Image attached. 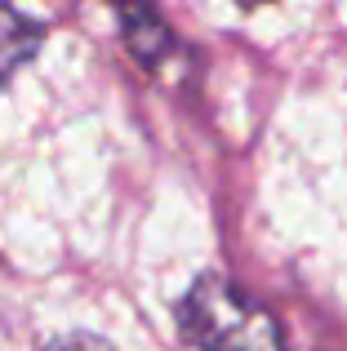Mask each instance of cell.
Returning <instances> with one entry per match:
<instances>
[{
  "label": "cell",
  "instance_id": "1",
  "mask_svg": "<svg viewBox=\"0 0 347 351\" xmlns=\"http://www.w3.org/2000/svg\"><path fill=\"white\" fill-rule=\"evenodd\" d=\"M178 329L196 351H285L280 320L218 271L191 280L178 302Z\"/></svg>",
  "mask_w": 347,
  "mask_h": 351
},
{
  "label": "cell",
  "instance_id": "2",
  "mask_svg": "<svg viewBox=\"0 0 347 351\" xmlns=\"http://www.w3.org/2000/svg\"><path fill=\"white\" fill-rule=\"evenodd\" d=\"M121 40H125V49H130L143 67H156V62L169 53L174 32H169V23L156 14V9L130 5V9H121Z\"/></svg>",
  "mask_w": 347,
  "mask_h": 351
},
{
  "label": "cell",
  "instance_id": "4",
  "mask_svg": "<svg viewBox=\"0 0 347 351\" xmlns=\"http://www.w3.org/2000/svg\"><path fill=\"white\" fill-rule=\"evenodd\" d=\"M45 351H116V347L98 334H62L53 343H45Z\"/></svg>",
  "mask_w": 347,
  "mask_h": 351
},
{
  "label": "cell",
  "instance_id": "3",
  "mask_svg": "<svg viewBox=\"0 0 347 351\" xmlns=\"http://www.w3.org/2000/svg\"><path fill=\"white\" fill-rule=\"evenodd\" d=\"M40 45H45V27L36 18H27L23 9L0 5V85L14 80V71L27 67L40 53Z\"/></svg>",
  "mask_w": 347,
  "mask_h": 351
}]
</instances>
